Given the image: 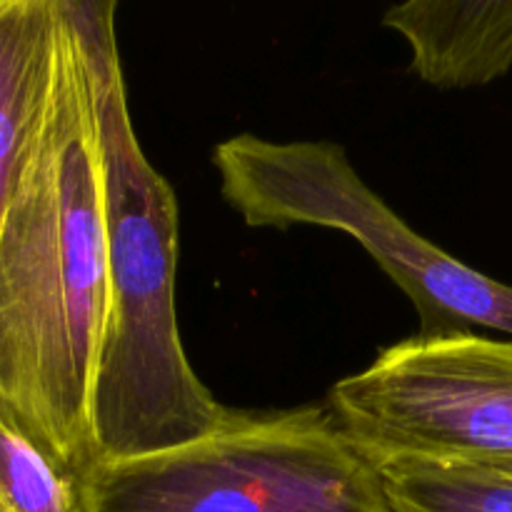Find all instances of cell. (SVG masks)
Returning <instances> with one entry per match:
<instances>
[{
	"instance_id": "obj_1",
	"label": "cell",
	"mask_w": 512,
	"mask_h": 512,
	"mask_svg": "<svg viewBox=\"0 0 512 512\" xmlns=\"http://www.w3.org/2000/svg\"><path fill=\"white\" fill-rule=\"evenodd\" d=\"M105 323L93 70L73 5L60 0L53 93L0 233V420L75 480L95 468L90 410Z\"/></svg>"
},
{
	"instance_id": "obj_4",
	"label": "cell",
	"mask_w": 512,
	"mask_h": 512,
	"mask_svg": "<svg viewBox=\"0 0 512 512\" xmlns=\"http://www.w3.org/2000/svg\"><path fill=\"white\" fill-rule=\"evenodd\" d=\"M220 193L250 228L348 233L413 300L420 338L468 333L473 325L512 338V285L498 283L415 233L365 185L338 143L235 135L213 153Z\"/></svg>"
},
{
	"instance_id": "obj_5",
	"label": "cell",
	"mask_w": 512,
	"mask_h": 512,
	"mask_svg": "<svg viewBox=\"0 0 512 512\" xmlns=\"http://www.w3.org/2000/svg\"><path fill=\"white\" fill-rule=\"evenodd\" d=\"M328 408L378 468L512 460V338L468 333L385 348L338 380Z\"/></svg>"
},
{
	"instance_id": "obj_8",
	"label": "cell",
	"mask_w": 512,
	"mask_h": 512,
	"mask_svg": "<svg viewBox=\"0 0 512 512\" xmlns=\"http://www.w3.org/2000/svg\"><path fill=\"white\" fill-rule=\"evenodd\" d=\"M395 512H512V460L418 463L380 468Z\"/></svg>"
},
{
	"instance_id": "obj_7",
	"label": "cell",
	"mask_w": 512,
	"mask_h": 512,
	"mask_svg": "<svg viewBox=\"0 0 512 512\" xmlns=\"http://www.w3.org/2000/svg\"><path fill=\"white\" fill-rule=\"evenodd\" d=\"M60 53V0H0V233L43 125Z\"/></svg>"
},
{
	"instance_id": "obj_6",
	"label": "cell",
	"mask_w": 512,
	"mask_h": 512,
	"mask_svg": "<svg viewBox=\"0 0 512 512\" xmlns=\"http://www.w3.org/2000/svg\"><path fill=\"white\" fill-rule=\"evenodd\" d=\"M435 88L488 85L512 70V0H413L383 15Z\"/></svg>"
},
{
	"instance_id": "obj_3",
	"label": "cell",
	"mask_w": 512,
	"mask_h": 512,
	"mask_svg": "<svg viewBox=\"0 0 512 512\" xmlns=\"http://www.w3.org/2000/svg\"><path fill=\"white\" fill-rule=\"evenodd\" d=\"M83 512H395L330 408L233 413L215 433L78 480Z\"/></svg>"
},
{
	"instance_id": "obj_2",
	"label": "cell",
	"mask_w": 512,
	"mask_h": 512,
	"mask_svg": "<svg viewBox=\"0 0 512 512\" xmlns=\"http://www.w3.org/2000/svg\"><path fill=\"white\" fill-rule=\"evenodd\" d=\"M70 5L93 70L108 235V323L90 410L100 465L205 438L230 410L200 383L180 340L178 200L135 135L115 35L118 8L110 0Z\"/></svg>"
},
{
	"instance_id": "obj_9",
	"label": "cell",
	"mask_w": 512,
	"mask_h": 512,
	"mask_svg": "<svg viewBox=\"0 0 512 512\" xmlns=\"http://www.w3.org/2000/svg\"><path fill=\"white\" fill-rule=\"evenodd\" d=\"M0 512H83L78 480L0 420Z\"/></svg>"
}]
</instances>
